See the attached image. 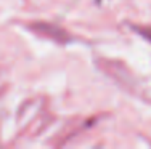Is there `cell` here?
Here are the masks:
<instances>
[{
	"instance_id": "6da1fadb",
	"label": "cell",
	"mask_w": 151,
	"mask_h": 149,
	"mask_svg": "<svg viewBox=\"0 0 151 149\" xmlns=\"http://www.w3.org/2000/svg\"><path fill=\"white\" fill-rule=\"evenodd\" d=\"M135 31L138 32L142 37H145L146 40H150L151 42V26H148V27H145V26H135Z\"/></svg>"
}]
</instances>
